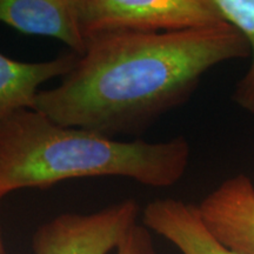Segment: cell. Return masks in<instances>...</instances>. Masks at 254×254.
Instances as JSON below:
<instances>
[{
  "label": "cell",
  "mask_w": 254,
  "mask_h": 254,
  "mask_svg": "<svg viewBox=\"0 0 254 254\" xmlns=\"http://www.w3.org/2000/svg\"><path fill=\"white\" fill-rule=\"evenodd\" d=\"M249 56L244 37L226 21L95 37L59 85L40 90L34 110L60 125L112 139L139 136L186 104L206 73Z\"/></svg>",
  "instance_id": "cell-1"
},
{
  "label": "cell",
  "mask_w": 254,
  "mask_h": 254,
  "mask_svg": "<svg viewBox=\"0 0 254 254\" xmlns=\"http://www.w3.org/2000/svg\"><path fill=\"white\" fill-rule=\"evenodd\" d=\"M190 159V142L183 135L159 142L122 141L25 109L0 122V199L75 178L124 177L166 189L183 179Z\"/></svg>",
  "instance_id": "cell-2"
},
{
  "label": "cell",
  "mask_w": 254,
  "mask_h": 254,
  "mask_svg": "<svg viewBox=\"0 0 254 254\" xmlns=\"http://www.w3.org/2000/svg\"><path fill=\"white\" fill-rule=\"evenodd\" d=\"M86 41L116 33H158L222 23L214 0H78Z\"/></svg>",
  "instance_id": "cell-3"
},
{
  "label": "cell",
  "mask_w": 254,
  "mask_h": 254,
  "mask_svg": "<svg viewBox=\"0 0 254 254\" xmlns=\"http://www.w3.org/2000/svg\"><path fill=\"white\" fill-rule=\"evenodd\" d=\"M139 213L133 199L92 213H62L34 231L33 254H109L136 224Z\"/></svg>",
  "instance_id": "cell-4"
},
{
  "label": "cell",
  "mask_w": 254,
  "mask_h": 254,
  "mask_svg": "<svg viewBox=\"0 0 254 254\" xmlns=\"http://www.w3.org/2000/svg\"><path fill=\"white\" fill-rule=\"evenodd\" d=\"M202 221L228 249L254 254V183L239 173L221 182L198 204Z\"/></svg>",
  "instance_id": "cell-5"
},
{
  "label": "cell",
  "mask_w": 254,
  "mask_h": 254,
  "mask_svg": "<svg viewBox=\"0 0 254 254\" xmlns=\"http://www.w3.org/2000/svg\"><path fill=\"white\" fill-rule=\"evenodd\" d=\"M0 23L25 34L56 38L79 57L86 52L78 0H0Z\"/></svg>",
  "instance_id": "cell-6"
},
{
  "label": "cell",
  "mask_w": 254,
  "mask_h": 254,
  "mask_svg": "<svg viewBox=\"0 0 254 254\" xmlns=\"http://www.w3.org/2000/svg\"><path fill=\"white\" fill-rule=\"evenodd\" d=\"M141 221L182 254H243L228 249L211 233L198 205L172 198L155 199L146 205Z\"/></svg>",
  "instance_id": "cell-7"
},
{
  "label": "cell",
  "mask_w": 254,
  "mask_h": 254,
  "mask_svg": "<svg viewBox=\"0 0 254 254\" xmlns=\"http://www.w3.org/2000/svg\"><path fill=\"white\" fill-rule=\"evenodd\" d=\"M79 56L68 53L39 63L9 59L0 53V122L20 110H34L44 82L65 77Z\"/></svg>",
  "instance_id": "cell-8"
},
{
  "label": "cell",
  "mask_w": 254,
  "mask_h": 254,
  "mask_svg": "<svg viewBox=\"0 0 254 254\" xmlns=\"http://www.w3.org/2000/svg\"><path fill=\"white\" fill-rule=\"evenodd\" d=\"M222 20L240 32L249 46L250 64L236 82L232 101L247 113L254 114V0H214Z\"/></svg>",
  "instance_id": "cell-9"
},
{
  "label": "cell",
  "mask_w": 254,
  "mask_h": 254,
  "mask_svg": "<svg viewBox=\"0 0 254 254\" xmlns=\"http://www.w3.org/2000/svg\"><path fill=\"white\" fill-rule=\"evenodd\" d=\"M117 254H159L155 249L151 231L142 224H136L127 232L117 247Z\"/></svg>",
  "instance_id": "cell-10"
},
{
  "label": "cell",
  "mask_w": 254,
  "mask_h": 254,
  "mask_svg": "<svg viewBox=\"0 0 254 254\" xmlns=\"http://www.w3.org/2000/svg\"><path fill=\"white\" fill-rule=\"evenodd\" d=\"M4 253H5V249H4V244H2V239H1V232H0V254H4Z\"/></svg>",
  "instance_id": "cell-11"
}]
</instances>
